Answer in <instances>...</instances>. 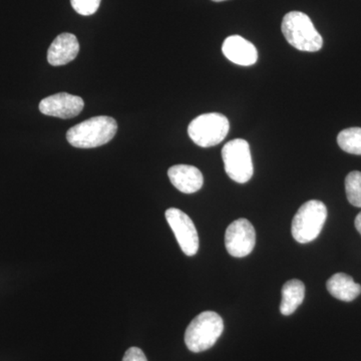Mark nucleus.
Wrapping results in <instances>:
<instances>
[{"label":"nucleus","instance_id":"f257e3e1","mask_svg":"<svg viewBox=\"0 0 361 361\" xmlns=\"http://www.w3.org/2000/svg\"><path fill=\"white\" fill-rule=\"evenodd\" d=\"M118 132V123L111 116H99L73 126L66 133L71 146L80 149H92L108 144Z\"/></svg>","mask_w":361,"mask_h":361},{"label":"nucleus","instance_id":"f03ea898","mask_svg":"<svg viewBox=\"0 0 361 361\" xmlns=\"http://www.w3.org/2000/svg\"><path fill=\"white\" fill-rule=\"evenodd\" d=\"M282 32L287 42L301 51L316 52L322 49L323 39L307 14L291 11L284 16Z\"/></svg>","mask_w":361,"mask_h":361},{"label":"nucleus","instance_id":"7ed1b4c3","mask_svg":"<svg viewBox=\"0 0 361 361\" xmlns=\"http://www.w3.org/2000/svg\"><path fill=\"white\" fill-rule=\"evenodd\" d=\"M224 322L214 311H204L192 320L185 334V343L192 353L208 350L223 334Z\"/></svg>","mask_w":361,"mask_h":361},{"label":"nucleus","instance_id":"20e7f679","mask_svg":"<svg viewBox=\"0 0 361 361\" xmlns=\"http://www.w3.org/2000/svg\"><path fill=\"white\" fill-rule=\"evenodd\" d=\"M327 219V208L322 201L310 200L297 211L292 221V236L300 244L314 241Z\"/></svg>","mask_w":361,"mask_h":361},{"label":"nucleus","instance_id":"39448f33","mask_svg":"<svg viewBox=\"0 0 361 361\" xmlns=\"http://www.w3.org/2000/svg\"><path fill=\"white\" fill-rule=\"evenodd\" d=\"M229 130V121L224 115L210 113L194 118L188 127V134L195 144L210 148L224 141Z\"/></svg>","mask_w":361,"mask_h":361},{"label":"nucleus","instance_id":"423d86ee","mask_svg":"<svg viewBox=\"0 0 361 361\" xmlns=\"http://www.w3.org/2000/svg\"><path fill=\"white\" fill-rule=\"evenodd\" d=\"M225 172L230 179L239 184H245L251 180L254 168L250 146L243 139L228 142L222 149Z\"/></svg>","mask_w":361,"mask_h":361},{"label":"nucleus","instance_id":"0eeeda50","mask_svg":"<svg viewBox=\"0 0 361 361\" xmlns=\"http://www.w3.org/2000/svg\"><path fill=\"white\" fill-rule=\"evenodd\" d=\"M165 216L182 251L187 256L196 255L199 250V236L191 218L177 208L168 209Z\"/></svg>","mask_w":361,"mask_h":361},{"label":"nucleus","instance_id":"6e6552de","mask_svg":"<svg viewBox=\"0 0 361 361\" xmlns=\"http://www.w3.org/2000/svg\"><path fill=\"white\" fill-rule=\"evenodd\" d=\"M255 244V229L249 220L241 218L228 226L225 233V246L233 257H246L253 251Z\"/></svg>","mask_w":361,"mask_h":361},{"label":"nucleus","instance_id":"1a4fd4ad","mask_svg":"<svg viewBox=\"0 0 361 361\" xmlns=\"http://www.w3.org/2000/svg\"><path fill=\"white\" fill-rule=\"evenodd\" d=\"M84 106V99L82 97L66 92H59L42 99L39 108L40 113L45 116L66 120L80 115Z\"/></svg>","mask_w":361,"mask_h":361},{"label":"nucleus","instance_id":"9d476101","mask_svg":"<svg viewBox=\"0 0 361 361\" xmlns=\"http://www.w3.org/2000/svg\"><path fill=\"white\" fill-rule=\"evenodd\" d=\"M222 51L226 58L235 65L250 66L258 61L255 45L240 35L227 37L223 42Z\"/></svg>","mask_w":361,"mask_h":361},{"label":"nucleus","instance_id":"9b49d317","mask_svg":"<svg viewBox=\"0 0 361 361\" xmlns=\"http://www.w3.org/2000/svg\"><path fill=\"white\" fill-rule=\"evenodd\" d=\"M80 44L73 33H61L54 39L47 51V61L54 66H65L77 58Z\"/></svg>","mask_w":361,"mask_h":361},{"label":"nucleus","instance_id":"f8f14e48","mask_svg":"<svg viewBox=\"0 0 361 361\" xmlns=\"http://www.w3.org/2000/svg\"><path fill=\"white\" fill-rule=\"evenodd\" d=\"M168 176L173 186L182 193H196L203 187V174L198 168L194 167V166H173L169 169Z\"/></svg>","mask_w":361,"mask_h":361},{"label":"nucleus","instance_id":"ddd939ff","mask_svg":"<svg viewBox=\"0 0 361 361\" xmlns=\"http://www.w3.org/2000/svg\"><path fill=\"white\" fill-rule=\"evenodd\" d=\"M326 287L334 298L345 302L355 300L361 294V285L356 283L353 278L345 273H336L330 277Z\"/></svg>","mask_w":361,"mask_h":361},{"label":"nucleus","instance_id":"4468645a","mask_svg":"<svg viewBox=\"0 0 361 361\" xmlns=\"http://www.w3.org/2000/svg\"><path fill=\"white\" fill-rule=\"evenodd\" d=\"M305 297V285L298 279L287 281L282 288V300L280 312L285 316L293 314L303 302Z\"/></svg>","mask_w":361,"mask_h":361},{"label":"nucleus","instance_id":"2eb2a0df","mask_svg":"<svg viewBox=\"0 0 361 361\" xmlns=\"http://www.w3.org/2000/svg\"><path fill=\"white\" fill-rule=\"evenodd\" d=\"M342 151L353 155H361V128H348L337 135Z\"/></svg>","mask_w":361,"mask_h":361},{"label":"nucleus","instance_id":"dca6fc26","mask_svg":"<svg viewBox=\"0 0 361 361\" xmlns=\"http://www.w3.org/2000/svg\"><path fill=\"white\" fill-rule=\"evenodd\" d=\"M345 192L351 205L361 208V172L353 171L345 178Z\"/></svg>","mask_w":361,"mask_h":361},{"label":"nucleus","instance_id":"f3484780","mask_svg":"<svg viewBox=\"0 0 361 361\" xmlns=\"http://www.w3.org/2000/svg\"><path fill=\"white\" fill-rule=\"evenodd\" d=\"M102 0H71V6L80 16H89L96 13Z\"/></svg>","mask_w":361,"mask_h":361},{"label":"nucleus","instance_id":"a211bd4d","mask_svg":"<svg viewBox=\"0 0 361 361\" xmlns=\"http://www.w3.org/2000/svg\"><path fill=\"white\" fill-rule=\"evenodd\" d=\"M123 361H148V360L141 348H130L126 351Z\"/></svg>","mask_w":361,"mask_h":361},{"label":"nucleus","instance_id":"6ab92c4d","mask_svg":"<svg viewBox=\"0 0 361 361\" xmlns=\"http://www.w3.org/2000/svg\"><path fill=\"white\" fill-rule=\"evenodd\" d=\"M355 225L356 230H357V231L360 232L361 235V212L358 214L357 216H356Z\"/></svg>","mask_w":361,"mask_h":361},{"label":"nucleus","instance_id":"aec40b11","mask_svg":"<svg viewBox=\"0 0 361 361\" xmlns=\"http://www.w3.org/2000/svg\"><path fill=\"white\" fill-rule=\"evenodd\" d=\"M212 1H215V2H222V1H226V0H212Z\"/></svg>","mask_w":361,"mask_h":361}]
</instances>
